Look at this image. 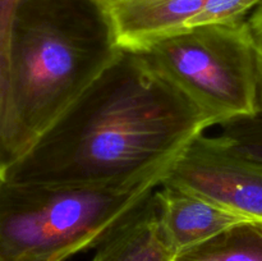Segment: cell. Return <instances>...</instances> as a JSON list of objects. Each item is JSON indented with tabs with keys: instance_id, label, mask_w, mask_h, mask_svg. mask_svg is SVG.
Here are the masks:
<instances>
[{
	"instance_id": "obj_1",
	"label": "cell",
	"mask_w": 262,
	"mask_h": 261,
	"mask_svg": "<svg viewBox=\"0 0 262 261\" xmlns=\"http://www.w3.org/2000/svg\"><path fill=\"white\" fill-rule=\"evenodd\" d=\"M209 127V118L142 54L122 50L4 178L99 187L166 177Z\"/></svg>"
},
{
	"instance_id": "obj_2",
	"label": "cell",
	"mask_w": 262,
	"mask_h": 261,
	"mask_svg": "<svg viewBox=\"0 0 262 261\" xmlns=\"http://www.w3.org/2000/svg\"><path fill=\"white\" fill-rule=\"evenodd\" d=\"M120 53L91 0H22L12 50L19 159Z\"/></svg>"
},
{
	"instance_id": "obj_3",
	"label": "cell",
	"mask_w": 262,
	"mask_h": 261,
	"mask_svg": "<svg viewBox=\"0 0 262 261\" xmlns=\"http://www.w3.org/2000/svg\"><path fill=\"white\" fill-rule=\"evenodd\" d=\"M164 178L99 187L0 179V261H66L100 246Z\"/></svg>"
},
{
	"instance_id": "obj_4",
	"label": "cell",
	"mask_w": 262,
	"mask_h": 261,
	"mask_svg": "<svg viewBox=\"0 0 262 261\" xmlns=\"http://www.w3.org/2000/svg\"><path fill=\"white\" fill-rule=\"evenodd\" d=\"M138 53L212 125L261 113L260 66L248 20L188 28Z\"/></svg>"
},
{
	"instance_id": "obj_5",
	"label": "cell",
	"mask_w": 262,
	"mask_h": 261,
	"mask_svg": "<svg viewBox=\"0 0 262 261\" xmlns=\"http://www.w3.org/2000/svg\"><path fill=\"white\" fill-rule=\"evenodd\" d=\"M161 183L201 194L248 219L262 220V164L239 155L217 137L202 133L194 138Z\"/></svg>"
},
{
	"instance_id": "obj_6",
	"label": "cell",
	"mask_w": 262,
	"mask_h": 261,
	"mask_svg": "<svg viewBox=\"0 0 262 261\" xmlns=\"http://www.w3.org/2000/svg\"><path fill=\"white\" fill-rule=\"evenodd\" d=\"M164 237L174 253L248 219L188 189L161 183L154 192Z\"/></svg>"
},
{
	"instance_id": "obj_7",
	"label": "cell",
	"mask_w": 262,
	"mask_h": 261,
	"mask_svg": "<svg viewBox=\"0 0 262 261\" xmlns=\"http://www.w3.org/2000/svg\"><path fill=\"white\" fill-rule=\"evenodd\" d=\"M206 0H122L104 8L122 50L140 51L188 30Z\"/></svg>"
},
{
	"instance_id": "obj_8",
	"label": "cell",
	"mask_w": 262,
	"mask_h": 261,
	"mask_svg": "<svg viewBox=\"0 0 262 261\" xmlns=\"http://www.w3.org/2000/svg\"><path fill=\"white\" fill-rule=\"evenodd\" d=\"M174 255L164 237L152 193L137 214L99 246L92 261H173Z\"/></svg>"
},
{
	"instance_id": "obj_9",
	"label": "cell",
	"mask_w": 262,
	"mask_h": 261,
	"mask_svg": "<svg viewBox=\"0 0 262 261\" xmlns=\"http://www.w3.org/2000/svg\"><path fill=\"white\" fill-rule=\"evenodd\" d=\"M173 261H262V220H241L177 252Z\"/></svg>"
},
{
	"instance_id": "obj_10",
	"label": "cell",
	"mask_w": 262,
	"mask_h": 261,
	"mask_svg": "<svg viewBox=\"0 0 262 261\" xmlns=\"http://www.w3.org/2000/svg\"><path fill=\"white\" fill-rule=\"evenodd\" d=\"M20 3L22 0H0V117L13 107V35Z\"/></svg>"
},
{
	"instance_id": "obj_11",
	"label": "cell",
	"mask_w": 262,
	"mask_h": 261,
	"mask_svg": "<svg viewBox=\"0 0 262 261\" xmlns=\"http://www.w3.org/2000/svg\"><path fill=\"white\" fill-rule=\"evenodd\" d=\"M216 137L239 155L262 164V114L223 123Z\"/></svg>"
},
{
	"instance_id": "obj_12",
	"label": "cell",
	"mask_w": 262,
	"mask_h": 261,
	"mask_svg": "<svg viewBox=\"0 0 262 261\" xmlns=\"http://www.w3.org/2000/svg\"><path fill=\"white\" fill-rule=\"evenodd\" d=\"M260 5H262V0H206L189 28L241 22L245 20L251 10L257 9Z\"/></svg>"
},
{
	"instance_id": "obj_13",
	"label": "cell",
	"mask_w": 262,
	"mask_h": 261,
	"mask_svg": "<svg viewBox=\"0 0 262 261\" xmlns=\"http://www.w3.org/2000/svg\"><path fill=\"white\" fill-rule=\"evenodd\" d=\"M251 33L255 41L256 50L258 55V66H260V100H261V113L262 114V5L257 8L248 19Z\"/></svg>"
},
{
	"instance_id": "obj_14",
	"label": "cell",
	"mask_w": 262,
	"mask_h": 261,
	"mask_svg": "<svg viewBox=\"0 0 262 261\" xmlns=\"http://www.w3.org/2000/svg\"><path fill=\"white\" fill-rule=\"evenodd\" d=\"M91 2H94L95 4H97L99 7H101L102 9H104V8L109 7V5L114 4V3L122 2V0H91Z\"/></svg>"
}]
</instances>
